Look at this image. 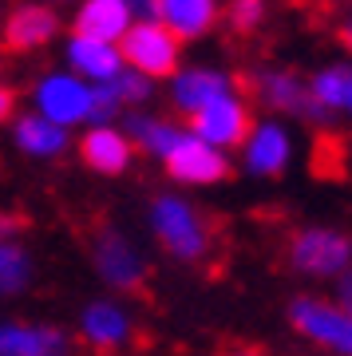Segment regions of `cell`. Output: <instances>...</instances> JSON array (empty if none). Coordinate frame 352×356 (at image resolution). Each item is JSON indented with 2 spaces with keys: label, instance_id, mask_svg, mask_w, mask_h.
I'll return each instance as SVG.
<instances>
[{
  "label": "cell",
  "instance_id": "cell-10",
  "mask_svg": "<svg viewBox=\"0 0 352 356\" xmlns=\"http://www.w3.org/2000/svg\"><path fill=\"white\" fill-rule=\"evenodd\" d=\"M250 127H253V111H250V103H246V95H238V91L206 103L198 115H190V123H186V131L194 139L210 143L218 151L241 147L246 135H250Z\"/></svg>",
  "mask_w": 352,
  "mask_h": 356
},
{
  "label": "cell",
  "instance_id": "cell-25",
  "mask_svg": "<svg viewBox=\"0 0 352 356\" xmlns=\"http://www.w3.org/2000/svg\"><path fill=\"white\" fill-rule=\"evenodd\" d=\"M20 229H24V222H20L13 210H4V206H0V242H13V238H20Z\"/></svg>",
  "mask_w": 352,
  "mask_h": 356
},
{
  "label": "cell",
  "instance_id": "cell-20",
  "mask_svg": "<svg viewBox=\"0 0 352 356\" xmlns=\"http://www.w3.org/2000/svg\"><path fill=\"white\" fill-rule=\"evenodd\" d=\"M127 139L135 143V151L151 154L163 163L166 154L175 151V143L186 135V127H178L175 119H163V115H147V111H135L127 115Z\"/></svg>",
  "mask_w": 352,
  "mask_h": 356
},
{
  "label": "cell",
  "instance_id": "cell-17",
  "mask_svg": "<svg viewBox=\"0 0 352 356\" xmlns=\"http://www.w3.org/2000/svg\"><path fill=\"white\" fill-rule=\"evenodd\" d=\"M67 64H72V76H79L83 83H91V88L111 83V79L127 67L119 44L83 40V36H72V44H67Z\"/></svg>",
  "mask_w": 352,
  "mask_h": 356
},
{
  "label": "cell",
  "instance_id": "cell-9",
  "mask_svg": "<svg viewBox=\"0 0 352 356\" xmlns=\"http://www.w3.org/2000/svg\"><path fill=\"white\" fill-rule=\"evenodd\" d=\"M238 151H241V170L246 175L262 178V182H273V178H281L293 166L297 139H293L285 119L269 115V119H253L250 135H246V143H241Z\"/></svg>",
  "mask_w": 352,
  "mask_h": 356
},
{
  "label": "cell",
  "instance_id": "cell-13",
  "mask_svg": "<svg viewBox=\"0 0 352 356\" xmlns=\"http://www.w3.org/2000/svg\"><path fill=\"white\" fill-rule=\"evenodd\" d=\"M230 91H238L234 76L222 72V67H210V64H190V67H178L170 76V107L178 115H198L206 103L222 99Z\"/></svg>",
  "mask_w": 352,
  "mask_h": 356
},
{
  "label": "cell",
  "instance_id": "cell-5",
  "mask_svg": "<svg viewBox=\"0 0 352 356\" xmlns=\"http://www.w3.org/2000/svg\"><path fill=\"white\" fill-rule=\"evenodd\" d=\"M135 313L119 301V297H91V301H83L79 305V317H76V341L83 344V348H91V353L99 356H115L123 353V348H131L135 344Z\"/></svg>",
  "mask_w": 352,
  "mask_h": 356
},
{
  "label": "cell",
  "instance_id": "cell-12",
  "mask_svg": "<svg viewBox=\"0 0 352 356\" xmlns=\"http://www.w3.org/2000/svg\"><path fill=\"white\" fill-rule=\"evenodd\" d=\"M0 356H76V337L51 321L0 317Z\"/></svg>",
  "mask_w": 352,
  "mask_h": 356
},
{
  "label": "cell",
  "instance_id": "cell-6",
  "mask_svg": "<svg viewBox=\"0 0 352 356\" xmlns=\"http://www.w3.org/2000/svg\"><path fill=\"white\" fill-rule=\"evenodd\" d=\"M32 103H36V115H44L48 123L72 131L79 123H95V88L83 83L72 72H48V76L36 79L32 88Z\"/></svg>",
  "mask_w": 352,
  "mask_h": 356
},
{
  "label": "cell",
  "instance_id": "cell-11",
  "mask_svg": "<svg viewBox=\"0 0 352 356\" xmlns=\"http://www.w3.org/2000/svg\"><path fill=\"white\" fill-rule=\"evenodd\" d=\"M163 170L178 186H218V182L230 178V154L210 147V143L194 139L186 131L175 143V151L163 159Z\"/></svg>",
  "mask_w": 352,
  "mask_h": 356
},
{
  "label": "cell",
  "instance_id": "cell-28",
  "mask_svg": "<svg viewBox=\"0 0 352 356\" xmlns=\"http://www.w3.org/2000/svg\"><path fill=\"white\" fill-rule=\"evenodd\" d=\"M218 356H269V353L257 348V344H230V348H222Z\"/></svg>",
  "mask_w": 352,
  "mask_h": 356
},
{
  "label": "cell",
  "instance_id": "cell-8",
  "mask_svg": "<svg viewBox=\"0 0 352 356\" xmlns=\"http://www.w3.org/2000/svg\"><path fill=\"white\" fill-rule=\"evenodd\" d=\"M119 51H123V64L138 76H147L151 83L170 79L182 67V44L159 20H135L131 32L119 40Z\"/></svg>",
  "mask_w": 352,
  "mask_h": 356
},
{
  "label": "cell",
  "instance_id": "cell-7",
  "mask_svg": "<svg viewBox=\"0 0 352 356\" xmlns=\"http://www.w3.org/2000/svg\"><path fill=\"white\" fill-rule=\"evenodd\" d=\"M253 99L262 103L265 111L273 115H289V119H301V123H313V127H328V119L321 107L309 95V79H301L289 67H257L250 79Z\"/></svg>",
  "mask_w": 352,
  "mask_h": 356
},
{
  "label": "cell",
  "instance_id": "cell-27",
  "mask_svg": "<svg viewBox=\"0 0 352 356\" xmlns=\"http://www.w3.org/2000/svg\"><path fill=\"white\" fill-rule=\"evenodd\" d=\"M13 107H16L13 88H8V83H0V123H4V119H13Z\"/></svg>",
  "mask_w": 352,
  "mask_h": 356
},
{
  "label": "cell",
  "instance_id": "cell-19",
  "mask_svg": "<svg viewBox=\"0 0 352 356\" xmlns=\"http://www.w3.org/2000/svg\"><path fill=\"white\" fill-rule=\"evenodd\" d=\"M56 32H60V20H56L51 8H44V4H24V8L8 13L0 40H4L8 51H36V48H44Z\"/></svg>",
  "mask_w": 352,
  "mask_h": 356
},
{
  "label": "cell",
  "instance_id": "cell-24",
  "mask_svg": "<svg viewBox=\"0 0 352 356\" xmlns=\"http://www.w3.org/2000/svg\"><path fill=\"white\" fill-rule=\"evenodd\" d=\"M226 24L238 36H253L265 24V0H230L226 4Z\"/></svg>",
  "mask_w": 352,
  "mask_h": 356
},
{
  "label": "cell",
  "instance_id": "cell-4",
  "mask_svg": "<svg viewBox=\"0 0 352 356\" xmlns=\"http://www.w3.org/2000/svg\"><path fill=\"white\" fill-rule=\"evenodd\" d=\"M289 325L297 337L317 344L328 356H352V313L333 297L301 293L289 301Z\"/></svg>",
  "mask_w": 352,
  "mask_h": 356
},
{
  "label": "cell",
  "instance_id": "cell-18",
  "mask_svg": "<svg viewBox=\"0 0 352 356\" xmlns=\"http://www.w3.org/2000/svg\"><path fill=\"white\" fill-rule=\"evenodd\" d=\"M309 95L333 123L337 119L352 123V60H333V64L317 67L309 76Z\"/></svg>",
  "mask_w": 352,
  "mask_h": 356
},
{
  "label": "cell",
  "instance_id": "cell-1",
  "mask_svg": "<svg viewBox=\"0 0 352 356\" xmlns=\"http://www.w3.org/2000/svg\"><path fill=\"white\" fill-rule=\"evenodd\" d=\"M147 229L159 242V250L182 266H202L214 254V226L186 194H154L151 206H147Z\"/></svg>",
  "mask_w": 352,
  "mask_h": 356
},
{
  "label": "cell",
  "instance_id": "cell-15",
  "mask_svg": "<svg viewBox=\"0 0 352 356\" xmlns=\"http://www.w3.org/2000/svg\"><path fill=\"white\" fill-rule=\"evenodd\" d=\"M131 24H135V13L127 8V0H83L72 20V36L119 44L131 32Z\"/></svg>",
  "mask_w": 352,
  "mask_h": 356
},
{
  "label": "cell",
  "instance_id": "cell-29",
  "mask_svg": "<svg viewBox=\"0 0 352 356\" xmlns=\"http://www.w3.org/2000/svg\"><path fill=\"white\" fill-rule=\"evenodd\" d=\"M127 8H131L138 20H154V0H127Z\"/></svg>",
  "mask_w": 352,
  "mask_h": 356
},
{
  "label": "cell",
  "instance_id": "cell-2",
  "mask_svg": "<svg viewBox=\"0 0 352 356\" xmlns=\"http://www.w3.org/2000/svg\"><path fill=\"white\" fill-rule=\"evenodd\" d=\"M285 261L297 277L337 285L352 269V234H344L340 226H325V222L301 226L285 245Z\"/></svg>",
  "mask_w": 352,
  "mask_h": 356
},
{
  "label": "cell",
  "instance_id": "cell-22",
  "mask_svg": "<svg viewBox=\"0 0 352 356\" xmlns=\"http://www.w3.org/2000/svg\"><path fill=\"white\" fill-rule=\"evenodd\" d=\"M36 285V257L20 238L13 242H0V297L16 301Z\"/></svg>",
  "mask_w": 352,
  "mask_h": 356
},
{
  "label": "cell",
  "instance_id": "cell-23",
  "mask_svg": "<svg viewBox=\"0 0 352 356\" xmlns=\"http://www.w3.org/2000/svg\"><path fill=\"white\" fill-rule=\"evenodd\" d=\"M103 88L111 91V99L119 103V107H143V103L154 95V83L147 76H138V72H131V67H123L119 76L111 79V83H103Z\"/></svg>",
  "mask_w": 352,
  "mask_h": 356
},
{
  "label": "cell",
  "instance_id": "cell-21",
  "mask_svg": "<svg viewBox=\"0 0 352 356\" xmlns=\"http://www.w3.org/2000/svg\"><path fill=\"white\" fill-rule=\"evenodd\" d=\"M13 143L16 151L28 154V159H60L63 151H67V131L56 127V123H48L44 115H20L13 123Z\"/></svg>",
  "mask_w": 352,
  "mask_h": 356
},
{
  "label": "cell",
  "instance_id": "cell-26",
  "mask_svg": "<svg viewBox=\"0 0 352 356\" xmlns=\"http://www.w3.org/2000/svg\"><path fill=\"white\" fill-rule=\"evenodd\" d=\"M333 301H337V305H344L352 313V269L337 281V285H333Z\"/></svg>",
  "mask_w": 352,
  "mask_h": 356
},
{
  "label": "cell",
  "instance_id": "cell-3",
  "mask_svg": "<svg viewBox=\"0 0 352 356\" xmlns=\"http://www.w3.org/2000/svg\"><path fill=\"white\" fill-rule=\"evenodd\" d=\"M91 269L95 277L111 289V297L119 293H138L151 277V261L143 254V245L119 226H99L91 238Z\"/></svg>",
  "mask_w": 352,
  "mask_h": 356
},
{
  "label": "cell",
  "instance_id": "cell-30",
  "mask_svg": "<svg viewBox=\"0 0 352 356\" xmlns=\"http://www.w3.org/2000/svg\"><path fill=\"white\" fill-rule=\"evenodd\" d=\"M340 40H344V44L352 48V13L344 16V24H340Z\"/></svg>",
  "mask_w": 352,
  "mask_h": 356
},
{
  "label": "cell",
  "instance_id": "cell-14",
  "mask_svg": "<svg viewBox=\"0 0 352 356\" xmlns=\"http://www.w3.org/2000/svg\"><path fill=\"white\" fill-rule=\"evenodd\" d=\"M79 159L88 170L103 178H119L131 170L135 163V143L127 139L123 127H115V123H91L83 135H79Z\"/></svg>",
  "mask_w": 352,
  "mask_h": 356
},
{
  "label": "cell",
  "instance_id": "cell-16",
  "mask_svg": "<svg viewBox=\"0 0 352 356\" xmlns=\"http://www.w3.org/2000/svg\"><path fill=\"white\" fill-rule=\"evenodd\" d=\"M154 20L178 40H202L218 24V0H154Z\"/></svg>",
  "mask_w": 352,
  "mask_h": 356
}]
</instances>
